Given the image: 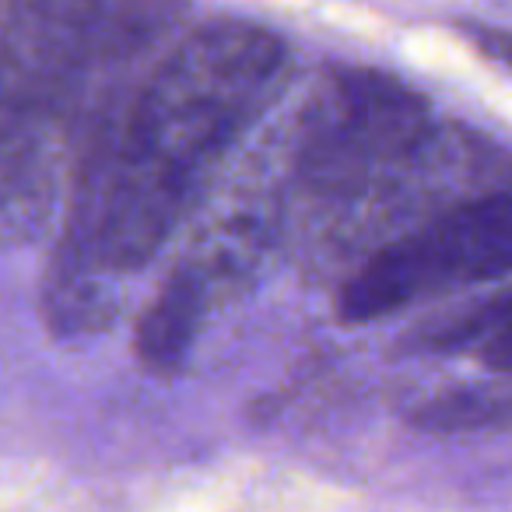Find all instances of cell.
Returning <instances> with one entry per match:
<instances>
[{
	"instance_id": "obj_1",
	"label": "cell",
	"mask_w": 512,
	"mask_h": 512,
	"mask_svg": "<svg viewBox=\"0 0 512 512\" xmlns=\"http://www.w3.org/2000/svg\"><path fill=\"white\" fill-rule=\"evenodd\" d=\"M285 60V43L264 25L211 22L186 32L151 67L88 172L60 256L57 302L78 278L95 285L148 264L207 172L271 102Z\"/></svg>"
},
{
	"instance_id": "obj_2",
	"label": "cell",
	"mask_w": 512,
	"mask_h": 512,
	"mask_svg": "<svg viewBox=\"0 0 512 512\" xmlns=\"http://www.w3.org/2000/svg\"><path fill=\"white\" fill-rule=\"evenodd\" d=\"M512 274V186L453 207L369 256L337 295L344 323H372Z\"/></svg>"
},
{
	"instance_id": "obj_3",
	"label": "cell",
	"mask_w": 512,
	"mask_h": 512,
	"mask_svg": "<svg viewBox=\"0 0 512 512\" xmlns=\"http://www.w3.org/2000/svg\"><path fill=\"white\" fill-rule=\"evenodd\" d=\"M428 137V106L379 71H337L309 102L299 137V176L313 190L355 193L407 162Z\"/></svg>"
},
{
	"instance_id": "obj_4",
	"label": "cell",
	"mask_w": 512,
	"mask_h": 512,
	"mask_svg": "<svg viewBox=\"0 0 512 512\" xmlns=\"http://www.w3.org/2000/svg\"><path fill=\"white\" fill-rule=\"evenodd\" d=\"M207 306V281L197 267H179L155 292L137 320L134 348L148 369L176 372L200 334Z\"/></svg>"
},
{
	"instance_id": "obj_5",
	"label": "cell",
	"mask_w": 512,
	"mask_h": 512,
	"mask_svg": "<svg viewBox=\"0 0 512 512\" xmlns=\"http://www.w3.org/2000/svg\"><path fill=\"white\" fill-rule=\"evenodd\" d=\"M428 348H474L491 369L512 372V288L435 327Z\"/></svg>"
},
{
	"instance_id": "obj_6",
	"label": "cell",
	"mask_w": 512,
	"mask_h": 512,
	"mask_svg": "<svg viewBox=\"0 0 512 512\" xmlns=\"http://www.w3.org/2000/svg\"><path fill=\"white\" fill-rule=\"evenodd\" d=\"M512 414V397H498L495 390H453L435 397L414 414L421 428L432 432H467Z\"/></svg>"
},
{
	"instance_id": "obj_7",
	"label": "cell",
	"mask_w": 512,
	"mask_h": 512,
	"mask_svg": "<svg viewBox=\"0 0 512 512\" xmlns=\"http://www.w3.org/2000/svg\"><path fill=\"white\" fill-rule=\"evenodd\" d=\"M463 36L474 43L477 53H484L495 64L512 71V29H495V25H463Z\"/></svg>"
}]
</instances>
